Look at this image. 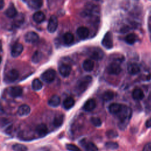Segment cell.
<instances>
[{"instance_id": "obj_12", "label": "cell", "mask_w": 151, "mask_h": 151, "mask_svg": "<svg viewBox=\"0 0 151 151\" xmlns=\"http://www.w3.org/2000/svg\"><path fill=\"white\" fill-rule=\"evenodd\" d=\"M35 131L39 137H42L46 136L48 133V128L47 126L44 123L38 124L35 129Z\"/></svg>"}, {"instance_id": "obj_22", "label": "cell", "mask_w": 151, "mask_h": 151, "mask_svg": "<svg viewBox=\"0 0 151 151\" xmlns=\"http://www.w3.org/2000/svg\"><path fill=\"white\" fill-rule=\"evenodd\" d=\"M45 18V16L44 14L41 11H37L35 12L32 15L33 20L38 24L42 22Z\"/></svg>"}, {"instance_id": "obj_40", "label": "cell", "mask_w": 151, "mask_h": 151, "mask_svg": "<svg viewBox=\"0 0 151 151\" xmlns=\"http://www.w3.org/2000/svg\"><path fill=\"white\" fill-rule=\"evenodd\" d=\"M143 151H151V143H146L143 147Z\"/></svg>"}, {"instance_id": "obj_41", "label": "cell", "mask_w": 151, "mask_h": 151, "mask_svg": "<svg viewBox=\"0 0 151 151\" xmlns=\"http://www.w3.org/2000/svg\"><path fill=\"white\" fill-rule=\"evenodd\" d=\"M145 125H146V127H147V128L151 127V118H150L148 120H147V121L146 122Z\"/></svg>"}, {"instance_id": "obj_27", "label": "cell", "mask_w": 151, "mask_h": 151, "mask_svg": "<svg viewBox=\"0 0 151 151\" xmlns=\"http://www.w3.org/2000/svg\"><path fill=\"white\" fill-rule=\"evenodd\" d=\"M122 107V104L119 103H112L109 107V110L110 113L117 114Z\"/></svg>"}, {"instance_id": "obj_8", "label": "cell", "mask_w": 151, "mask_h": 151, "mask_svg": "<svg viewBox=\"0 0 151 151\" xmlns=\"http://www.w3.org/2000/svg\"><path fill=\"white\" fill-rule=\"evenodd\" d=\"M58 25V21L57 18L54 15H52L48 21L47 25V29L48 32H50V33L54 32L57 29Z\"/></svg>"}, {"instance_id": "obj_7", "label": "cell", "mask_w": 151, "mask_h": 151, "mask_svg": "<svg viewBox=\"0 0 151 151\" xmlns=\"http://www.w3.org/2000/svg\"><path fill=\"white\" fill-rule=\"evenodd\" d=\"M122 68L116 62L111 63L107 67V72L111 75H118L120 73Z\"/></svg>"}, {"instance_id": "obj_15", "label": "cell", "mask_w": 151, "mask_h": 151, "mask_svg": "<svg viewBox=\"0 0 151 151\" xmlns=\"http://www.w3.org/2000/svg\"><path fill=\"white\" fill-rule=\"evenodd\" d=\"M30 111L31 109L29 106L27 104H22L19 107L18 109V114L21 117H25L29 114Z\"/></svg>"}, {"instance_id": "obj_19", "label": "cell", "mask_w": 151, "mask_h": 151, "mask_svg": "<svg viewBox=\"0 0 151 151\" xmlns=\"http://www.w3.org/2000/svg\"><path fill=\"white\" fill-rule=\"evenodd\" d=\"M43 4V0H29L28 5L32 9H38Z\"/></svg>"}, {"instance_id": "obj_14", "label": "cell", "mask_w": 151, "mask_h": 151, "mask_svg": "<svg viewBox=\"0 0 151 151\" xmlns=\"http://www.w3.org/2000/svg\"><path fill=\"white\" fill-rule=\"evenodd\" d=\"M77 34L80 39L84 40L88 37L89 30L86 27H80L77 29Z\"/></svg>"}, {"instance_id": "obj_5", "label": "cell", "mask_w": 151, "mask_h": 151, "mask_svg": "<svg viewBox=\"0 0 151 151\" xmlns=\"http://www.w3.org/2000/svg\"><path fill=\"white\" fill-rule=\"evenodd\" d=\"M18 76V71L15 69H12L5 74L4 77V81L7 83H11L17 80Z\"/></svg>"}, {"instance_id": "obj_37", "label": "cell", "mask_w": 151, "mask_h": 151, "mask_svg": "<svg viewBox=\"0 0 151 151\" xmlns=\"http://www.w3.org/2000/svg\"><path fill=\"white\" fill-rule=\"evenodd\" d=\"M106 147L110 149H116L118 147V144L113 142H109L106 143Z\"/></svg>"}, {"instance_id": "obj_1", "label": "cell", "mask_w": 151, "mask_h": 151, "mask_svg": "<svg viewBox=\"0 0 151 151\" xmlns=\"http://www.w3.org/2000/svg\"><path fill=\"white\" fill-rule=\"evenodd\" d=\"M132 110L129 107L122 104V107L119 112L116 114L119 119V126L120 129H124L128 124V123L132 116Z\"/></svg>"}, {"instance_id": "obj_18", "label": "cell", "mask_w": 151, "mask_h": 151, "mask_svg": "<svg viewBox=\"0 0 151 151\" xmlns=\"http://www.w3.org/2000/svg\"><path fill=\"white\" fill-rule=\"evenodd\" d=\"M60 97L58 95L55 94L50 97V99L48 100V104L51 107H56L60 105Z\"/></svg>"}, {"instance_id": "obj_23", "label": "cell", "mask_w": 151, "mask_h": 151, "mask_svg": "<svg viewBox=\"0 0 151 151\" xmlns=\"http://www.w3.org/2000/svg\"><path fill=\"white\" fill-rule=\"evenodd\" d=\"M94 67V63L90 59L84 60L83 63V68L86 71H91L93 70Z\"/></svg>"}, {"instance_id": "obj_29", "label": "cell", "mask_w": 151, "mask_h": 151, "mask_svg": "<svg viewBox=\"0 0 151 151\" xmlns=\"http://www.w3.org/2000/svg\"><path fill=\"white\" fill-rule=\"evenodd\" d=\"M42 83L38 78H35L32 82V88L35 91H38L42 87Z\"/></svg>"}, {"instance_id": "obj_16", "label": "cell", "mask_w": 151, "mask_h": 151, "mask_svg": "<svg viewBox=\"0 0 151 151\" xmlns=\"http://www.w3.org/2000/svg\"><path fill=\"white\" fill-rule=\"evenodd\" d=\"M140 71L139 65L134 63H132L127 65V71L130 74L134 75L139 73Z\"/></svg>"}, {"instance_id": "obj_10", "label": "cell", "mask_w": 151, "mask_h": 151, "mask_svg": "<svg viewBox=\"0 0 151 151\" xmlns=\"http://www.w3.org/2000/svg\"><path fill=\"white\" fill-rule=\"evenodd\" d=\"M25 41L28 43H35L38 41L39 39L38 35L33 31L27 32L24 37Z\"/></svg>"}, {"instance_id": "obj_4", "label": "cell", "mask_w": 151, "mask_h": 151, "mask_svg": "<svg viewBox=\"0 0 151 151\" xmlns=\"http://www.w3.org/2000/svg\"><path fill=\"white\" fill-rule=\"evenodd\" d=\"M56 76V72L53 69H48L44 71L41 75V78L45 83H51L52 82Z\"/></svg>"}, {"instance_id": "obj_32", "label": "cell", "mask_w": 151, "mask_h": 151, "mask_svg": "<svg viewBox=\"0 0 151 151\" xmlns=\"http://www.w3.org/2000/svg\"><path fill=\"white\" fill-rule=\"evenodd\" d=\"M42 58V54L39 51H36L32 55V61L34 63H38Z\"/></svg>"}, {"instance_id": "obj_3", "label": "cell", "mask_w": 151, "mask_h": 151, "mask_svg": "<svg viewBox=\"0 0 151 151\" xmlns=\"http://www.w3.org/2000/svg\"><path fill=\"white\" fill-rule=\"evenodd\" d=\"M104 55V53L103 51L99 47H93L88 52V55L90 58L96 60H101L103 58Z\"/></svg>"}, {"instance_id": "obj_34", "label": "cell", "mask_w": 151, "mask_h": 151, "mask_svg": "<svg viewBox=\"0 0 151 151\" xmlns=\"http://www.w3.org/2000/svg\"><path fill=\"white\" fill-rule=\"evenodd\" d=\"M12 149L14 151H27V147L24 145L17 143L12 146Z\"/></svg>"}, {"instance_id": "obj_31", "label": "cell", "mask_w": 151, "mask_h": 151, "mask_svg": "<svg viewBox=\"0 0 151 151\" xmlns=\"http://www.w3.org/2000/svg\"><path fill=\"white\" fill-rule=\"evenodd\" d=\"M114 96V94L112 91L107 90L103 93L102 94V99L104 101H109L113 99Z\"/></svg>"}, {"instance_id": "obj_24", "label": "cell", "mask_w": 151, "mask_h": 151, "mask_svg": "<svg viewBox=\"0 0 151 151\" xmlns=\"http://www.w3.org/2000/svg\"><path fill=\"white\" fill-rule=\"evenodd\" d=\"M63 121H64V115L61 113L57 114L54 118L53 124L56 127H60L63 124Z\"/></svg>"}, {"instance_id": "obj_42", "label": "cell", "mask_w": 151, "mask_h": 151, "mask_svg": "<svg viewBox=\"0 0 151 151\" xmlns=\"http://www.w3.org/2000/svg\"><path fill=\"white\" fill-rule=\"evenodd\" d=\"M4 6V0H0V10Z\"/></svg>"}, {"instance_id": "obj_13", "label": "cell", "mask_w": 151, "mask_h": 151, "mask_svg": "<svg viewBox=\"0 0 151 151\" xmlns=\"http://www.w3.org/2000/svg\"><path fill=\"white\" fill-rule=\"evenodd\" d=\"M9 94L12 97H19L22 94V88L19 86L11 87L9 90Z\"/></svg>"}, {"instance_id": "obj_33", "label": "cell", "mask_w": 151, "mask_h": 151, "mask_svg": "<svg viewBox=\"0 0 151 151\" xmlns=\"http://www.w3.org/2000/svg\"><path fill=\"white\" fill-rule=\"evenodd\" d=\"M15 18L14 20L15 25H16L17 27H19L24 21V16L21 14L19 15H17V16Z\"/></svg>"}, {"instance_id": "obj_38", "label": "cell", "mask_w": 151, "mask_h": 151, "mask_svg": "<svg viewBox=\"0 0 151 151\" xmlns=\"http://www.w3.org/2000/svg\"><path fill=\"white\" fill-rule=\"evenodd\" d=\"M146 109L148 110H151V93L149 94L145 101Z\"/></svg>"}, {"instance_id": "obj_6", "label": "cell", "mask_w": 151, "mask_h": 151, "mask_svg": "<svg viewBox=\"0 0 151 151\" xmlns=\"http://www.w3.org/2000/svg\"><path fill=\"white\" fill-rule=\"evenodd\" d=\"M101 44L107 49H111L113 47V37L110 32H107L104 36Z\"/></svg>"}, {"instance_id": "obj_30", "label": "cell", "mask_w": 151, "mask_h": 151, "mask_svg": "<svg viewBox=\"0 0 151 151\" xmlns=\"http://www.w3.org/2000/svg\"><path fill=\"white\" fill-rule=\"evenodd\" d=\"M137 40V37L136 34L133 33H130L128 34L126 37H125V41L126 43L130 45L133 44Z\"/></svg>"}, {"instance_id": "obj_2", "label": "cell", "mask_w": 151, "mask_h": 151, "mask_svg": "<svg viewBox=\"0 0 151 151\" xmlns=\"http://www.w3.org/2000/svg\"><path fill=\"white\" fill-rule=\"evenodd\" d=\"M92 82V77L86 76L80 78L76 86V90L78 93H82L86 91Z\"/></svg>"}, {"instance_id": "obj_9", "label": "cell", "mask_w": 151, "mask_h": 151, "mask_svg": "<svg viewBox=\"0 0 151 151\" xmlns=\"http://www.w3.org/2000/svg\"><path fill=\"white\" fill-rule=\"evenodd\" d=\"M60 74L64 77H68L71 71V67L67 64H62L58 67Z\"/></svg>"}, {"instance_id": "obj_43", "label": "cell", "mask_w": 151, "mask_h": 151, "mask_svg": "<svg viewBox=\"0 0 151 151\" xmlns=\"http://www.w3.org/2000/svg\"><path fill=\"white\" fill-rule=\"evenodd\" d=\"M1 61H2V59H1V57H0V64H1Z\"/></svg>"}, {"instance_id": "obj_17", "label": "cell", "mask_w": 151, "mask_h": 151, "mask_svg": "<svg viewBox=\"0 0 151 151\" xmlns=\"http://www.w3.org/2000/svg\"><path fill=\"white\" fill-rule=\"evenodd\" d=\"M96 106V101L93 99H88L84 104L83 106V109L85 111H92L94 109V108Z\"/></svg>"}, {"instance_id": "obj_39", "label": "cell", "mask_w": 151, "mask_h": 151, "mask_svg": "<svg viewBox=\"0 0 151 151\" xmlns=\"http://www.w3.org/2000/svg\"><path fill=\"white\" fill-rule=\"evenodd\" d=\"M107 135L109 137H116V136H117V133L114 130H110L107 132Z\"/></svg>"}, {"instance_id": "obj_21", "label": "cell", "mask_w": 151, "mask_h": 151, "mask_svg": "<svg viewBox=\"0 0 151 151\" xmlns=\"http://www.w3.org/2000/svg\"><path fill=\"white\" fill-rule=\"evenodd\" d=\"M82 146L84 147L86 151H97L98 148L96 145L93 142H86L84 140L81 141Z\"/></svg>"}, {"instance_id": "obj_25", "label": "cell", "mask_w": 151, "mask_h": 151, "mask_svg": "<svg viewBox=\"0 0 151 151\" xmlns=\"http://www.w3.org/2000/svg\"><path fill=\"white\" fill-rule=\"evenodd\" d=\"M145 94L140 88H135L132 92V97L134 100H140L144 98Z\"/></svg>"}, {"instance_id": "obj_11", "label": "cell", "mask_w": 151, "mask_h": 151, "mask_svg": "<svg viewBox=\"0 0 151 151\" xmlns=\"http://www.w3.org/2000/svg\"><path fill=\"white\" fill-rule=\"evenodd\" d=\"M24 49L23 45L20 43L15 44L12 47L11 54L13 57H18L22 52Z\"/></svg>"}, {"instance_id": "obj_28", "label": "cell", "mask_w": 151, "mask_h": 151, "mask_svg": "<svg viewBox=\"0 0 151 151\" xmlns=\"http://www.w3.org/2000/svg\"><path fill=\"white\" fill-rule=\"evenodd\" d=\"M63 40L65 44H71L74 41V35L70 32H66L64 34Z\"/></svg>"}, {"instance_id": "obj_36", "label": "cell", "mask_w": 151, "mask_h": 151, "mask_svg": "<svg viewBox=\"0 0 151 151\" xmlns=\"http://www.w3.org/2000/svg\"><path fill=\"white\" fill-rule=\"evenodd\" d=\"M66 148L69 151H81L80 149L78 146L73 144H67Z\"/></svg>"}, {"instance_id": "obj_20", "label": "cell", "mask_w": 151, "mask_h": 151, "mask_svg": "<svg viewBox=\"0 0 151 151\" xmlns=\"http://www.w3.org/2000/svg\"><path fill=\"white\" fill-rule=\"evenodd\" d=\"M5 15L8 18H15L17 15V11L14 5L11 4L5 11Z\"/></svg>"}, {"instance_id": "obj_26", "label": "cell", "mask_w": 151, "mask_h": 151, "mask_svg": "<svg viewBox=\"0 0 151 151\" xmlns=\"http://www.w3.org/2000/svg\"><path fill=\"white\" fill-rule=\"evenodd\" d=\"M75 104V101L71 97H67L63 101V107L66 110H69L72 108Z\"/></svg>"}, {"instance_id": "obj_35", "label": "cell", "mask_w": 151, "mask_h": 151, "mask_svg": "<svg viewBox=\"0 0 151 151\" xmlns=\"http://www.w3.org/2000/svg\"><path fill=\"white\" fill-rule=\"evenodd\" d=\"M90 120L91 123L96 127H100L101 125V121L98 117H91Z\"/></svg>"}]
</instances>
